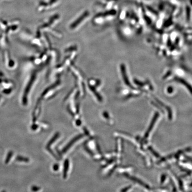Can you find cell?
Instances as JSON below:
<instances>
[{"mask_svg":"<svg viewBox=\"0 0 192 192\" xmlns=\"http://www.w3.org/2000/svg\"><path fill=\"white\" fill-rule=\"evenodd\" d=\"M184 156H185V158H186V159H187V160H189L190 162H191V158H189V156H187L185 155H184Z\"/></svg>","mask_w":192,"mask_h":192,"instance_id":"obj_18","label":"cell"},{"mask_svg":"<svg viewBox=\"0 0 192 192\" xmlns=\"http://www.w3.org/2000/svg\"><path fill=\"white\" fill-rule=\"evenodd\" d=\"M58 166L57 165H55V166H53V169H54V170H58Z\"/></svg>","mask_w":192,"mask_h":192,"instance_id":"obj_16","label":"cell"},{"mask_svg":"<svg viewBox=\"0 0 192 192\" xmlns=\"http://www.w3.org/2000/svg\"><path fill=\"white\" fill-rule=\"evenodd\" d=\"M148 149L152 152V154L155 156L156 158H159L160 157V155L158 154V152H156V151H155L154 150V148H152L151 146L148 147Z\"/></svg>","mask_w":192,"mask_h":192,"instance_id":"obj_6","label":"cell"},{"mask_svg":"<svg viewBox=\"0 0 192 192\" xmlns=\"http://www.w3.org/2000/svg\"><path fill=\"white\" fill-rule=\"evenodd\" d=\"M121 71H122L123 79H124V81L125 82V84H127V86H129L130 88L132 87L131 84H130V83L129 82V80H128V78H127V75H126V72H125V69L124 65H121Z\"/></svg>","mask_w":192,"mask_h":192,"instance_id":"obj_3","label":"cell"},{"mask_svg":"<svg viewBox=\"0 0 192 192\" xmlns=\"http://www.w3.org/2000/svg\"><path fill=\"white\" fill-rule=\"evenodd\" d=\"M17 159L18 160V161H24V162H28V160L26 158H21V157H18V158H17Z\"/></svg>","mask_w":192,"mask_h":192,"instance_id":"obj_13","label":"cell"},{"mask_svg":"<svg viewBox=\"0 0 192 192\" xmlns=\"http://www.w3.org/2000/svg\"><path fill=\"white\" fill-rule=\"evenodd\" d=\"M166 174H163L161 176V184H162L165 182V180H166Z\"/></svg>","mask_w":192,"mask_h":192,"instance_id":"obj_10","label":"cell"},{"mask_svg":"<svg viewBox=\"0 0 192 192\" xmlns=\"http://www.w3.org/2000/svg\"><path fill=\"white\" fill-rule=\"evenodd\" d=\"M9 155L8 157L6 159V162H8L9 161V159H10V156H11L12 155V152H9Z\"/></svg>","mask_w":192,"mask_h":192,"instance_id":"obj_15","label":"cell"},{"mask_svg":"<svg viewBox=\"0 0 192 192\" xmlns=\"http://www.w3.org/2000/svg\"><path fill=\"white\" fill-rule=\"evenodd\" d=\"M182 152H183L182 151L179 150V151L177 153V154H175V158H179V156H180V155L182 154Z\"/></svg>","mask_w":192,"mask_h":192,"instance_id":"obj_14","label":"cell"},{"mask_svg":"<svg viewBox=\"0 0 192 192\" xmlns=\"http://www.w3.org/2000/svg\"><path fill=\"white\" fill-rule=\"evenodd\" d=\"M69 168V161L68 160H66L65 162V168L64 170V177L65 178L66 177V174H67V171L68 170Z\"/></svg>","mask_w":192,"mask_h":192,"instance_id":"obj_5","label":"cell"},{"mask_svg":"<svg viewBox=\"0 0 192 192\" xmlns=\"http://www.w3.org/2000/svg\"><path fill=\"white\" fill-rule=\"evenodd\" d=\"M131 187H132L131 185L127 186V187H125V188H123V189L121 190V192H126V191H128L129 189H130Z\"/></svg>","mask_w":192,"mask_h":192,"instance_id":"obj_11","label":"cell"},{"mask_svg":"<svg viewBox=\"0 0 192 192\" xmlns=\"http://www.w3.org/2000/svg\"><path fill=\"white\" fill-rule=\"evenodd\" d=\"M82 137V136L81 135H79V136L77 137H76L74 138L71 141H70V143H69V144H68V145H67V146H66L65 148H64L63 152H66V151L68 150V149H69V148L71 146V145H73V144H74V142H75V141H77L78 140V139H79V138H80V137Z\"/></svg>","mask_w":192,"mask_h":192,"instance_id":"obj_4","label":"cell"},{"mask_svg":"<svg viewBox=\"0 0 192 192\" xmlns=\"http://www.w3.org/2000/svg\"><path fill=\"white\" fill-rule=\"evenodd\" d=\"M32 189L33 191H37V190H38L39 188L35 186V187H33Z\"/></svg>","mask_w":192,"mask_h":192,"instance_id":"obj_17","label":"cell"},{"mask_svg":"<svg viewBox=\"0 0 192 192\" xmlns=\"http://www.w3.org/2000/svg\"><path fill=\"white\" fill-rule=\"evenodd\" d=\"M58 136H59V134H58V133H57V134L55 135V136L54 137L52 138V139L49 141V144H48V145H47L48 147L50 146L51 145V144L53 143V142H54V141L56 140V139H57V138Z\"/></svg>","mask_w":192,"mask_h":192,"instance_id":"obj_8","label":"cell"},{"mask_svg":"<svg viewBox=\"0 0 192 192\" xmlns=\"http://www.w3.org/2000/svg\"><path fill=\"white\" fill-rule=\"evenodd\" d=\"M103 115L104 116V117L106 118V119H109L110 118V116H109V113H108V112H104V113H103Z\"/></svg>","mask_w":192,"mask_h":192,"instance_id":"obj_12","label":"cell"},{"mask_svg":"<svg viewBox=\"0 0 192 192\" xmlns=\"http://www.w3.org/2000/svg\"><path fill=\"white\" fill-rule=\"evenodd\" d=\"M172 156H173V155H170L168 156H167L166 158H163L161 159V160L159 161V162H158V164L162 162H165L166 160V159H168L170 158H172Z\"/></svg>","mask_w":192,"mask_h":192,"instance_id":"obj_9","label":"cell"},{"mask_svg":"<svg viewBox=\"0 0 192 192\" xmlns=\"http://www.w3.org/2000/svg\"><path fill=\"white\" fill-rule=\"evenodd\" d=\"M159 116V113L158 112H156L154 115V117H153L152 120L150 124V125H149V127H148V129L147 130L146 132L145 133V134H144V139H146L148 137V135H149V133H150L151 131L152 128L154 127V124H155L156 122V120L158 118Z\"/></svg>","mask_w":192,"mask_h":192,"instance_id":"obj_1","label":"cell"},{"mask_svg":"<svg viewBox=\"0 0 192 192\" xmlns=\"http://www.w3.org/2000/svg\"><path fill=\"white\" fill-rule=\"evenodd\" d=\"M124 175L126 177L129 178L130 180H132V181H134L135 182H137V183L139 184L140 185H141L142 186H143V187H145V188H147V189H149V188H150L149 186L148 185H147L144 183V182H142V181L141 180H140V179H137L136 177H133V176H130V175L129 174H127V173H124Z\"/></svg>","mask_w":192,"mask_h":192,"instance_id":"obj_2","label":"cell"},{"mask_svg":"<svg viewBox=\"0 0 192 192\" xmlns=\"http://www.w3.org/2000/svg\"><path fill=\"white\" fill-rule=\"evenodd\" d=\"M166 109L168 111V117H169V120H171L173 118V113H172V110L169 106H166Z\"/></svg>","mask_w":192,"mask_h":192,"instance_id":"obj_7","label":"cell"}]
</instances>
